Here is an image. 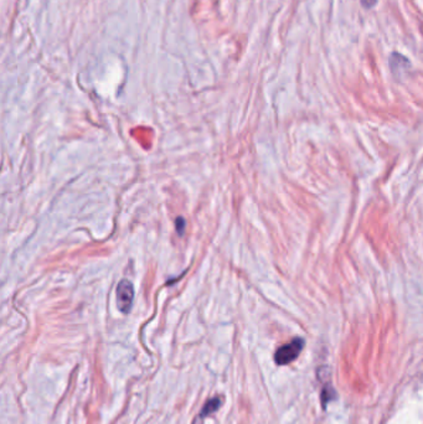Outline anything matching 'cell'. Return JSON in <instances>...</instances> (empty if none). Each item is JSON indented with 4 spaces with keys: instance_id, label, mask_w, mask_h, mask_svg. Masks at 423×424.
Wrapping results in <instances>:
<instances>
[{
    "instance_id": "obj_4",
    "label": "cell",
    "mask_w": 423,
    "mask_h": 424,
    "mask_svg": "<svg viewBox=\"0 0 423 424\" xmlns=\"http://www.w3.org/2000/svg\"><path fill=\"white\" fill-rule=\"evenodd\" d=\"M376 3H377V0H361V4H363V8H366V9H370V8L375 6Z\"/></svg>"
},
{
    "instance_id": "obj_3",
    "label": "cell",
    "mask_w": 423,
    "mask_h": 424,
    "mask_svg": "<svg viewBox=\"0 0 423 424\" xmlns=\"http://www.w3.org/2000/svg\"><path fill=\"white\" fill-rule=\"evenodd\" d=\"M221 405H222V398L221 397H219V396L213 397L209 400H206V403L204 405L203 409H201V412H200L199 416H201L203 418H206V417H209L211 414H214L215 412H217Z\"/></svg>"
},
{
    "instance_id": "obj_5",
    "label": "cell",
    "mask_w": 423,
    "mask_h": 424,
    "mask_svg": "<svg viewBox=\"0 0 423 424\" xmlns=\"http://www.w3.org/2000/svg\"><path fill=\"white\" fill-rule=\"evenodd\" d=\"M203 417H201V416H197V418H195V421H194V423L192 424H203Z\"/></svg>"
},
{
    "instance_id": "obj_2",
    "label": "cell",
    "mask_w": 423,
    "mask_h": 424,
    "mask_svg": "<svg viewBox=\"0 0 423 424\" xmlns=\"http://www.w3.org/2000/svg\"><path fill=\"white\" fill-rule=\"evenodd\" d=\"M117 299H118V308L123 314H128L131 312L134 299V288L133 284L127 279H123L118 284L117 288Z\"/></svg>"
},
{
    "instance_id": "obj_1",
    "label": "cell",
    "mask_w": 423,
    "mask_h": 424,
    "mask_svg": "<svg viewBox=\"0 0 423 424\" xmlns=\"http://www.w3.org/2000/svg\"><path fill=\"white\" fill-rule=\"evenodd\" d=\"M304 348V340L302 337H296L292 342L280 346L274 353V361L280 366L288 365L298 357Z\"/></svg>"
}]
</instances>
